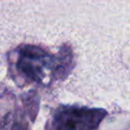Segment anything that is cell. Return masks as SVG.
Here are the masks:
<instances>
[{
    "instance_id": "obj_2",
    "label": "cell",
    "mask_w": 130,
    "mask_h": 130,
    "mask_svg": "<svg viewBox=\"0 0 130 130\" xmlns=\"http://www.w3.org/2000/svg\"><path fill=\"white\" fill-rule=\"evenodd\" d=\"M50 63L51 58L45 51L37 47L25 46L20 50L17 66L29 78L41 81L45 77V70L49 69Z\"/></svg>"
},
{
    "instance_id": "obj_1",
    "label": "cell",
    "mask_w": 130,
    "mask_h": 130,
    "mask_svg": "<svg viewBox=\"0 0 130 130\" xmlns=\"http://www.w3.org/2000/svg\"><path fill=\"white\" fill-rule=\"evenodd\" d=\"M101 109L66 107L55 114L52 122L53 130H93L106 116Z\"/></svg>"
}]
</instances>
